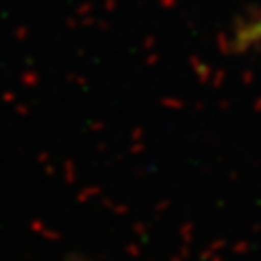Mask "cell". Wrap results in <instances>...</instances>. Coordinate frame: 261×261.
Segmentation results:
<instances>
[{
	"label": "cell",
	"instance_id": "6da1fadb",
	"mask_svg": "<svg viewBox=\"0 0 261 261\" xmlns=\"http://www.w3.org/2000/svg\"><path fill=\"white\" fill-rule=\"evenodd\" d=\"M257 45H261V14L252 21L244 23L242 28L236 31L232 47L236 50H246V48L257 47Z\"/></svg>",
	"mask_w": 261,
	"mask_h": 261
}]
</instances>
